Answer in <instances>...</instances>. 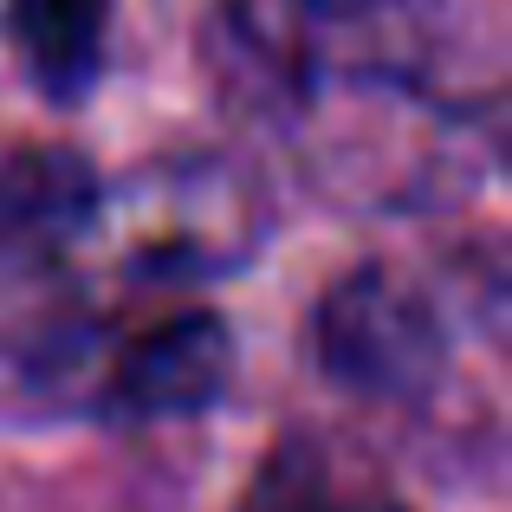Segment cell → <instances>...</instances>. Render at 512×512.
Returning <instances> with one entry per match:
<instances>
[{"label":"cell","mask_w":512,"mask_h":512,"mask_svg":"<svg viewBox=\"0 0 512 512\" xmlns=\"http://www.w3.org/2000/svg\"><path fill=\"white\" fill-rule=\"evenodd\" d=\"M227 376H234L227 325L201 305H175V312L124 331V338H104L91 402L124 415V422H175V415L214 409Z\"/></svg>","instance_id":"4"},{"label":"cell","mask_w":512,"mask_h":512,"mask_svg":"<svg viewBox=\"0 0 512 512\" xmlns=\"http://www.w3.org/2000/svg\"><path fill=\"white\" fill-rule=\"evenodd\" d=\"M318 363L363 402H422L448 370L441 305L402 266H357L325 292L312 318Z\"/></svg>","instance_id":"3"},{"label":"cell","mask_w":512,"mask_h":512,"mask_svg":"<svg viewBox=\"0 0 512 512\" xmlns=\"http://www.w3.org/2000/svg\"><path fill=\"white\" fill-rule=\"evenodd\" d=\"M240 512H409L389 474L338 435H286L240 493Z\"/></svg>","instance_id":"5"},{"label":"cell","mask_w":512,"mask_h":512,"mask_svg":"<svg viewBox=\"0 0 512 512\" xmlns=\"http://www.w3.org/2000/svg\"><path fill=\"white\" fill-rule=\"evenodd\" d=\"M260 240V188L234 163L188 156L156 163L91 201L78 247H98V266L130 286H195L240 266Z\"/></svg>","instance_id":"2"},{"label":"cell","mask_w":512,"mask_h":512,"mask_svg":"<svg viewBox=\"0 0 512 512\" xmlns=\"http://www.w3.org/2000/svg\"><path fill=\"white\" fill-rule=\"evenodd\" d=\"M13 59L26 65L46 98L72 104L98 85L104 39H111V0H0Z\"/></svg>","instance_id":"6"},{"label":"cell","mask_w":512,"mask_h":512,"mask_svg":"<svg viewBox=\"0 0 512 512\" xmlns=\"http://www.w3.org/2000/svg\"><path fill=\"white\" fill-rule=\"evenodd\" d=\"M428 52V0H227L214 20V59L253 104H305L331 85L409 91Z\"/></svg>","instance_id":"1"}]
</instances>
